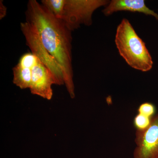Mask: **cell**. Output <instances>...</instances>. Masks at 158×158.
Masks as SVG:
<instances>
[{
  "label": "cell",
  "instance_id": "obj_5",
  "mask_svg": "<svg viewBox=\"0 0 158 158\" xmlns=\"http://www.w3.org/2000/svg\"><path fill=\"white\" fill-rule=\"evenodd\" d=\"M135 141L134 158H158V113L147 129L136 131Z\"/></svg>",
  "mask_w": 158,
  "mask_h": 158
},
{
  "label": "cell",
  "instance_id": "obj_2",
  "mask_svg": "<svg viewBox=\"0 0 158 158\" xmlns=\"http://www.w3.org/2000/svg\"><path fill=\"white\" fill-rule=\"evenodd\" d=\"M115 41L120 56L132 68L144 72L152 69V57L127 19H123L117 27Z\"/></svg>",
  "mask_w": 158,
  "mask_h": 158
},
{
  "label": "cell",
  "instance_id": "obj_11",
  "mask_svg": "<svg viewBox=\"0 0 158 158\" xmlns=\"http://www.w3.org/2000/svg\"><path fill=\"white\" fill-rule=\"evenodd\" d=\"M156 107L151 103L144 102L140 105L138 109V113L152 118L155 115Z\"/></svg>",
  "mask_w": 158,
  "mask_h": 158
},
{
  "label": "cell",
  "instance_id": "obj_1",
  "mask_svg": "<svg viewBox=\"0 0 158 158\" xmlns=\"http://www.w3.org/2000/svg\"><path fill=\"white\" fill-rule=\"evenodd\" d=\"M26 22L33 26L49 54L59 64L70 97H75L72 64V31L36 0L28 2Z\"/></svg>",
  "mask_w": 158,
  "mask_h": 158
},
{
  "label": "cell",
  "instance_id": "obj_9",
  "mask_svg": "<svg viewBox=\"0 0 158 158\" xmlns=\"http://www.w3.org/2000/svg\"><path fill=\"white\" fill-rule=\"evenodd\" d=\"M152 118L143 114L138 113L134 118V126L137 131H144L149 127L151 123Z\"/></svg>",
  "mask_w": 158,
  "mask_h": 158
},
{
  "label": "cell",
  "instance_id": "obj_6",
  "mask_svg": "<svg viewBox=\"0 0 158 158\" xmlns=\"http://www.w3.org/2000/svg\"><path fill=\"white\" fill-rule=\"evenodd\" d=\"M56 85L53 75L49 69L38 59L32 69L31 93L45 99L50 100L53 96L52 86Z\"/></svg>",
  "mask_w": 158,
  "mask_h": 158
},
{
  "label": "cell",
  "instance_id": "obj_7",
  "mask_svg": "<svg viewBox=\"0 0 158 158\" xmlns=\"http://www.w3.org/2000/svg\"><path fill=\"white\" fill-rule=\"evenodd\" d=\"M129 11L152 15L158 20V14L149 9L144 0H113L102 10L106 16H110L118 11Z\"/></svg>",
  "mask_w": 158,
  "mask_h": 158
},
{
  "label": "cell",
  "instance_id": "obj_10",
  "mask_svg": "<svg viewBox=\"0 0 158 158\" xmlns=\"http://www.w3.org/2000/svg\"><path fill=\"white\" fill-rule=\"evenodd\" d=\"M38 59L32 52H27L23 54L20 58L18 64L23 66L33 69L34 66L37 64Z\"/></svg>",
  "mask_w": 158,
  "mask_h": 158
},
{
  "label": "cell",
  "instance_id": "obj_12",
  "mask_svg": "<svg viewBox=\"0 0 158 158\" xmlns=\"http://www.w3.org/2000/svg\"><path fill=\"white\" fill-rule=\"evenodd\" d=\"M7 8L3 4V1H0V19H2L6 16Z\"/></svg>",
  "mask_w": 158,
  "mask_h": 158
},
{
  "label": "cell",
  "instance_id": "obj_8",
  "mask_svg": "<svg viewBox=\"0 0 158 158\" xmlns=\"http://www.w3.org/2000/svg\"><path fill=\"white\" fill-rule=\"evenodd\" d=\"M32 69L23 67L17 63L12 68L13 84L21 89L30 88Z\"/></svg>",
  "mask_w": 158,
  "mask_h": 158
},
{
  "label": "cell",
  "instance_id": "obj_3",
  "mask_svg": "<svg viewBox=\"0 0 158 158\" xmlns=\"http://www.w3.org/2000/svg\"><path fill=\"white\" fill-rule=\"evenodd\" d=\"M109 2L106 0H64L59 19L71 31L78 29L81 25L90 26L94 12L100 7H106Z\"/></svg>",
  "mask_w": 158,
  "mask_h": 158
},
{
  "label": "cell",
  "instance_id": "obj_4",
  "mask_svg": "<svg viewBox=\"0 0 158 158\" xmlns=\"http://www.w3.org/2000/svg\"><path fill=\"white\" fill-rule=\"evenodd\" d=\"M20 28L25 38L26 44L31 50V52L49 69L57 85H64L63 74L60 66L43 45L36 30L27 22L21 23Z\"/></svg>",
  "mask_w": 158,
  "mask_h": 158
}]
</instances>
